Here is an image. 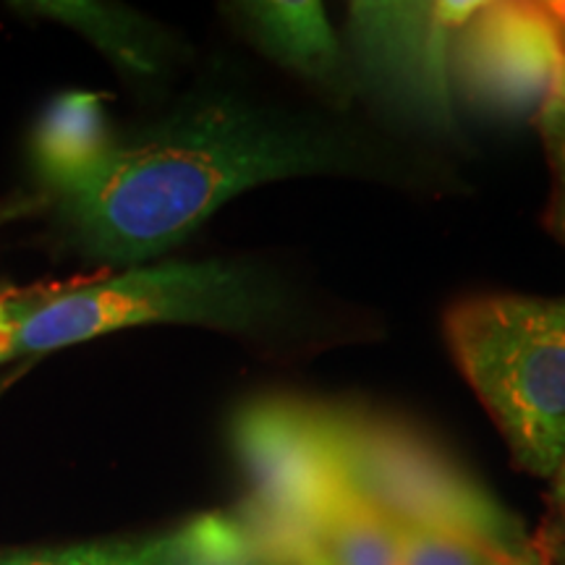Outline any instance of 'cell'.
<instances>
[{
	"label": "cell",
	"instance_id": "cell-17",
	"mask_svg": "<svg viewBox=\"0 0 565 565\" xmlns=\"http://www.w3.org/2000/svg\"><path fill=\"white\" fill-rule=\"evenodd\" d=\"M555 100L565 105V30H561V71H557V82H555Z\"/></svg>",
	"mask_w": 565,
	"mask_h": 565
},
{
	"label": "cell",
	"instance_id": "cell-5",
	"mask_svg": "<svg viewBox=\"0 0 565 565\" xmlns=\"http://www.w3.org/2000/svg\"><path fill=\"white\" fill-rule=\"evenodd\" d=\"M233 440L254 492L246 526L273 563H296L312 545L317 513L343 484L324 408L265 401L238 414Z\"/></svg>",
	"mask_w": 565,
	"mask_h": 565
},
{
	"label": "cell",
	"instance_id": "cell-4",
	"mask_svg": "<svg viewBox=\"0 0 565 565\" xmlns=\"http://www.w3.org/2000/svg\"><path fill=\"white\" fill-rule=\"evenodd\" d=\"M324 419L343 484L387 521L471 536L508 561H547L513 513L422 437L335 408H324Z\"/></svg>",
	"mask_w": 565,
	"mask_h": 565
},
{
	"label": "cell",
	"instance_id": "cell-18",
	"mask_svg": "<svg viewBox=\"0 0 565 565\" xmlns=\"http://www.w3.org/2000/svg\"><path fill=\"white\" fill-rule=\"evenodd\" d=\"M294 565H330V563L324 561V555L320 553V550H317L315 545H309V547L301 550Z\"/></svg>",
	"mask_w": 565,
	"mask_h": 565
},
{
	"label": "cell",
	"instance_id": "cell-10",
	"mask_svg": "<svg viewBox=\"0 0 565 565\" xmlns=\"http://www.w3.org/2000/svg\"><path fill=\"white\" fill-rule=\"evenodd\" d=\"M312 545L330 565H401L393 521L345 484L317 513Z\"/></svg>",
	"mask_w": 565,
	"mask_h": 565
},
{
	"label": "cell",
	"instance_id": "cell-6",
	"mask_svg": "<svg viewBox=\"0 0 565 565\" xmlns=\"http://www.w3.org/2000/svg\"><path fill=\"white\" fill-rule=\"evenodd\" d=\"M482 3H351L359 76L387 108L433 129H454L450 51Z\"/></svg>",
	"mask_w": 565,
	"mask_h": 565
},
{
	"label": "cell",
	"instance_id": "cell-8",
	"mask_svg": "<svg viewBox=\"0 0 565 565\" xmlns=\"http://www.w3.org/2000/svg\"><path fill=\"white\" fill-rule=\"evenodd\" d=\"M0 565H273V561L244 519L202 513L171 532L139 540L3 553Z\"/></svg>",
	"mask_w": 565,
	"mask_h": 565
},
{
	"label": "cell",
	"instance_id": "cell-16",
	"mask_svg": "<svg viewBox=\"0 0 565 565\" xmlns=\"http://www.w3.org/2000/svg\"><path fill=\"white\" fill-rule=\"evenodd\" d=\"M553 482H555V487H553V498H555V505L561 508V513L565 515V456H563L561 466H557V471H555Z\"/></svg>",
	"mask_w": 565,
	"mask_h": 565
},
{
	"label": "cell",
	"instance_id": "cell-9",
	"mask_svg": "<svg viewBox=\"0 0 565 565\" xmlns=\"http://www.w3.org/2000/svg\"><path fill=\"white\" fill-rule=\"evenodd\" d=\"M244 32L280 66L307 76L322 87H343L345 58L328 13L320 3L303 0H259L233 6Z\"/></svg>",
	"mask_w": 565,
	"mask_h": 565
},
{
	"label": "cell",
	"instance_id": "cell-19",
	"mask_svg": "<svg viewBox=\"0 0 565 565\" xmlns=\"http://www.w3.org/2000/svg\"><path fill=\"white\" fill-rule=\"evenodd\" d=\"M542 9L547 11V17L555 21L561 30H565V0H553V3H542Z\"/></svg>",
	"mask_w": 565,
	"mask_h": 565
},
{
	"label": "cell",
	"instance_id": "cell-2",
	"mask_svg": "<svg viewBox=\"0 0 565 565\" xmlns=\"http://www.w3.org/2000/svg\"><path fill=\"white\" fill-rule=\"evenodd\" d=\"M280 307L278 286L252 265L210 259L129 267L38 303L17 301L11 317L0 320V362L139 324L257 330L273 322Z\"/></svg>",
	"mask_w": 565,
	"mask_h": 565
},
{
	"label": "cell",
	"instance_id": "cell-21",
	"mask_svg": "<svg viewBox=\"0 0 565 565\" xmlns=\"http://www.w3.org/2000/svg\"><path fill=\"white\" fill-rule=\"evenodd\" d=\"M492 565H547V561L545 563H521V561H508V557H500V561H494Z\"/></svg>",
	"mask_w": 565,
	"mask_h": 565
},
{
	"label": "cell",
	"instance_id": "cell-7",
	"mask_svg": "<svg viewBox=\"0 0 565 565\" xmlns=\"http://www.w3.org/2000/svg\"><path fill=\"white\" fill-rule=\"evenodd\" d=\"M561 26L542 3H482L450 51L454 95L503 118H536L553 100Z\"/></svg>",
	"mask_w": 565,
	"mask_h": 565
},
{
	"label": "cell",
	"instance_id": "cell-20",
	"mask_svg": "<svg viewBox=\"0 0 565 565\" xmlns=\"http://www.w3.org/2000/svg\"><path fill=\"white\" fill-rule=\"evenodd\" d=\"M13 309H17V301L0 299V320H6V317H11Z\"/></svg>",
	"mask_w": 565,
	"mask_h": 565
},
{
	"label": "cell",
	"instance_id": "cell-15",
	"mask_svg": "<svg viewBox=\"0 0 565 565\" xmlns=\"http://www.w3.org/2000/svg\"><path fill=\"white\" fill-rule=\"evenodd\" d=\"M542 553L547 557V565H565V534H557L542 545Z\"/></svg>",
	"mask_w": 565,
	"mask_h": 565
},
{
	"label": "cell",
	"instance_id": "cell-3",
	"mask_svg": "<svg viewBox=\"0 0 565 565\" xmlns=\"http://www.w3.org/2000/svg\"><path fill=\"white\" fill-rule=\"evenodd\" d=\"M445 335L513 461L553 479L565 456V296L466 299L445 315Z\"/></svg>",
	"mask_w": 565,
	"mask_h": 565
},
{
	"label": "cell",
	"instance_id": "cell-12",
	"mask_svg": "<svg viewBox=\"0 0 565 565\" xmlns=\"http://www.w3.org/2000/svg\"><path fill=\"white\" fill-rule=\"evenodd\" d=\"M45 13L61 17L66 21H74L76 26H82L84 32L92 34L97 40V45H103L105 51L116 55L118 61L141 74H150L158 66L154 55V34L145 21L131 17V13L121 11H103L95 6H40Z\"/></svg>",
	"mask_w": 565,
	"mask_h": 565
},
{
	"label": "cell",
	"instance_id": "cell-11",
	"mask_svg": "<svg viewBox=\"0 0 565 565\" xmlns=\"http://www.w3.org/2000/svg\"><path fill=\"white\" fill-rule=\"evenodd\" d=\"M110 141L100 105L92 95H71L55 103L38 137V162L47 179L82 166Z\"/></svg>",
	"mask_w": 565,
	"mask_h": 565
},
{
	"label": "cell",
	"instance_id": "cell-14",
	"mask_svg": "<svg viewBox=\"0 0 565 565\" xmlns=\"http://www.w3.org/2000/svg\"><path fill=\"white\" fill-rule=\"evenodd\" d=\"M540 131L545 139L550 166H553L555 175V189H553V210H550V225L557 236L565 242V105L550 100L542 108L540 116Z\"/></svg>",
	"mask_w": 565,
	"mask_h": 565
},
{
	"label": "cell",
	"instance_id": "cell-13",
	"mask_svg": "<svg viewBox=\"0 0 565 565\" xmlns=\"http://www.w3.org/2000/svg\"><path fill=\"white\" fill-rule=\"evenodd\" d=\"M393 526L395 540H398L401 565H492L503 557L484 542L456 532L401 524Z\"/></svg>",
	"mask_w": 565,
	"mask_h": 565
},
{
	"label": "cell",
	"instance_id": "cell-1",
	"mask_svg": "<svg viewBox=\"0 0 565 565\" xmlns=\"http://www.w3.org/2000/svg\"><path fill=\"white\" fill-rule=\"evenodd\" d=\"M359 162L333 137L217 100L141 137L110 139L47 183L63 231L84 257L137 265L179 246L246 189L294 175L356 171Z\"/></svg>",
	"mask_w": 565,
	"mask_h": 565
}]
</instances>
